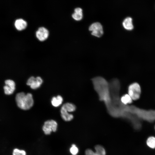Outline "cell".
Wrapping results in <instances>:
<instances>
[{"instance_id":"obj_16","label":"cell","mask_w":155,"mask_h":155,"mask_svg":"<svg viewBox=\"0 0 155 155\" xmlns=\"http://www.w3.org/2000/svg\"><path fill=\"white\" fill-rule=\"evenodd\" d=\"M147 145L152 148H155V138L151 137H149L147 141Z\"/></svg>"},{"instance_id":"obj_4","label":"cell","mask_w":155,"mask_h":155,"mask_svg":"<svg viewBox=\"0 0 155 155\" xmlns=\"http://www.w3.org/2000/svg\"><path fill=\"white\" fill-rule=\"evenodd\" d=\"M89 30L92 32V35L97 37H101L103 34L102 26L99 22H96L92 24L90 26Z\"/></svg>"},{"instance_id":"obj_12","label":"cell","mask_w":155,"mask_h":155,"mask_svg":"<svg viewBox=\"0 0 155 155\" xmlns=\"http://www.w3.org/2000/svg\"><path fill=\"white\" fill-rule=\"evenodd\" d=\"M73 18L77 21L80 20L83 18L82 9L80 7H77L74 9V12L72 14Z\"/></svg>"},{"instance_id":"obj_3","label":"cell","mask_w":155,"mask_h":155,"mask_svg":"<svg viewBox=\"0 0 155 155\" xmlns=\"http://www.w3.org/2000/svg\"><path fill=\"white\" fill-rule=\"evenodd\" d=\"M141 93V88L138 83H133L129 86L128 94L133 100H136L138 99L140 97Z\"/></svg>"},{"instance_id":"obj_1","label":"cell","mask_w":155,"mask_h":155,"mask_svg":"<svg viewBox=\"0 0 155 155\" xmlns=\"http://www.w3.org/2000/svg\"><path fill=\"white\" fill-rule=\"evenodd\" d=\"M15 99L18 106L22 110L29 109L33 104L32 95L30 93H18L16 95Z\"/></svg>"},{"instance_id":"obj_10","label":"cell","mask_w":155,"mask_h":155,"mask_svg":"<svg viewBox=\"0 0 155 155\" xmlns=\"http://www.w3.org/2000/svg\"><path fill=\"white\" fill-rule=\"evenodd\" d=\"M14 25L18 30H21L24 29L26 28L27 24L26 22L23 19H19L15 21Z\"/></svg>"},{"instance_id":"obj_8","label":"cell","mask_w":155,"mask_h":155,"mask_svg":"<svg viewBox=\"0 0 155 155\" xmlns=\"http://www.w3.org/2000/svg\"><path fill=\"white\" fill-rule=\"evenodd\" d=\"M49 33V31L46 28L44 27H40L36 31V36L39 40L43 41L47 38Z\"/></svg>"},{"instance_id":"obj_6","label":"cell","mask_w":155,"mask_h":155,"mask_svg":"<svg viewBox=\"0 0 155 155\" xmlns=\"http://www.w3.org/2000/svg\"><path fill=\"white\" fill-rule=\"evenodd\" d=\"M95 152L88 149L85 152V155H106V152L104 148L101 145H98L95 146Z\"/></svg>"},{"instance_id":"obj_14","label":"cell","mask_w":155,"mask_h":155,"mask_svg":"<svg viewBox=\"0 0 155 155\" xmlns=\"http://www.w3.org/2000/svg\"><path fill=\"white\" fill-rule=\"evenodd\" d=\"M61 108L65 110L69 113L74 111L76 109V106L73 104L70 103H66L63 105Z\"/></svg>"},{"instance_id":"obj_5","label":"cell","mask_w":155,"mask_h":155,"mask_svg":"<svg viewBox=\"0 0 155 155\" xmlns=\"http://www.w3.org/2000/svg\"><path fill=\"white\" fill-rule=\"evenodd\" d=\"M42 82V80L40 77L34 78L31 76L28 79L26 84L30 86L32 89H35L39 87Z\"/></svg>"},{"instance_id":"obj_18","label":"cell","mask_w":155,"mask_h":155,"mask_svg":"<svg viewBox=\"0 0 155 155\" xmlns=\"http://www.w3.org/2000/svg\"><path fill=\"white\" fill-rule=\"evenodd\" d=\"M69 151L72 155H77L78 153L79 149L76 145L73 144L71 145Z\"/></svg>"},{"instance_id":"obj_17","label":"cell","mask_w":155,"mask_h":155,"mask_svg":"<svg viewBox=\"0 0 155 155\" xmlns=\"http://www.w3.org/2000/svg\"><path fill=\"white\" fill-rule=\"evenodd\" d=\"M26 151L23 150H20L18 148L14 149L12 152V155H26Z\"/></svg>"},{"instance_id":"obj_11","label":"cell","mask_w":155,"mask_h":155,"mask_svg":"<svg viewBox=\"0 0 155 155\" xmlns=\"http://www.w3.org/2000/svg\"><path fill=\"white\" fill-rule=\"evenodd\" d=\"M61 116L63 119L66 121H69L72 120L73 116L65 110L61 108L60 110Z\"/></svg>"},{"instance_id":"obj_9","label":"cell","mask_w":155,"mask_h":155,"mask_svg":"<svg viewBox=\"0 0 155 155\" xmlns=\"http://www.w3.org/2000/svg\"><path fill=\"white\" fill-rule=\"evenodd\" d=\"M124 28L128 30H131L133 28L132 18L130 17H127L124 19L122 23Z\"/></svg>"},{"instance_id":"obj_2","label":"cell","mask_w":155,"mask_h":155,"mask_svg":"<svg viewBox=\"0 0 155 155\" xmlns=\"http://www.w3.org/2000/svg\"><path fill=\"white\" fill-rule=\"evenodd\" d=\"M58 124L54 120L51 119L45 121L42 127V130L46 135H50L52 132H55L57 130Z\"/></svg>"},{"instance_id":"obj_7","label":"cell","mask_w":155,"mask_h":155,"mask_svg":"<svg viewBox=\"0 0 155 155\" xmlns=\"http://www.w3.org/2000/svg\"><path fill=\"white\" fill-rule=\"evenodd\" d=\"M5 85L3 87L5 93L7 95L12 94L15 90L14 82L11 80H7L5 82Z\"/></svg>"},{"instance_id":"obj_15","label":"cell","mask_w":155,"mask_h":155,"mask_svg":"<svg viewBox=\"0 0 155 155\" xmlns=\"http://www.w3.org/2000/svg\"><path fill=\"white\" fill-rule=\"evenodd\" d=\"M133 100L128 94H125L122 96L121 98L122 103L126 105L128 104L131 103Z\"/></svg>"},{"instance_id":"obj_13","label":"cell","mask_w":155,"mask_h":155,"mask_svg":"<svg viewBox=\"0 0 155 155\" xmlns=\"http://www.w3.org/2000/svg\"><path fill=\"white\" fill-rule=\"evenodd\" d=\"M63 98L60 95H58L56 97H53L51 100V103L54 107H57L62 104Z\"/></svg>"},{"instance_id":"obj_19","label":"cell","mask_w":155,"mask_h":155,"mask_svg":"<svg viewBox=\"0 0 155 155\" xmlns=\"http://www.w3.org/2000/svg\"></svg>"}]
</instances>
